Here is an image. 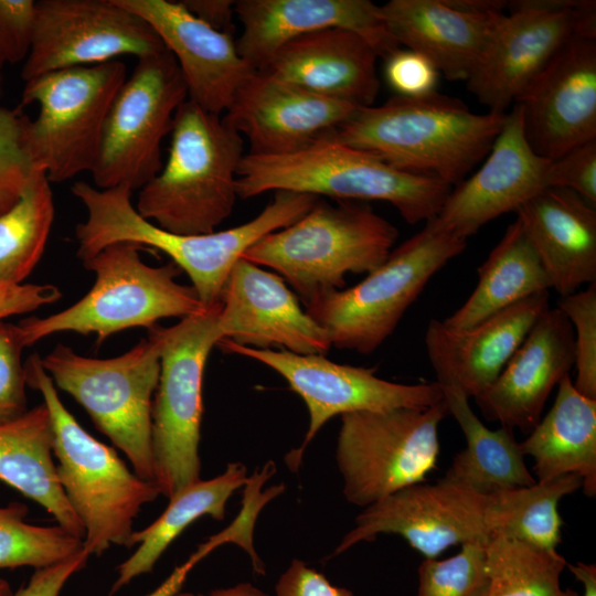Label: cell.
<instances>
[{
    "label": "cell",
    "instance_id": "cell-1",
    "mask_svg": "<svg viewBox=\"0 0 596 596\" xmlns=\"http://www.w3.org/2000/svg\"><path fill=\"white\" fill-rule=\"evenodd\" d=\"M71 191L87 210V219L75 226L81 260L117 242L156 248L189 276L204 307L221 304L233 267L249 247L267 234L295 223L319 199L277 191L274 200L246 223L207 234L180 235L143 219L132 205V191L126 187L98 189L81 181Z\"/></svg>",
    "mask_w": 596,
    "mask_h": 596
},
{
    "label": "cell",
    "instance_id": "cell-2",
    "mask_svg": "<svg viewBox=\"0 0 596 596\" xmlns=\"http://www.w3.org/2000/svg\"><path fill=\"white\" fill-rule=\"evenodd\" d=\"M505 117L476 114L462 100L436 91L394 95L382 105L359 108L332 137L396 169L455 187L487 157Z\"/></svg>",
    "mask_w": 596,
    "mask_h": 596
},
{
    "label": "cell",
    "instance_id": "cell-3",
    "mask_svg": "<svg viewBox=\"0 0 596 596\" xmlns=\"http://www.w3.org/2000/svg\"><path fill=\"white\" fill-rule=\"evenodd\" d=\"M453 187L394 168L380 157L332 135L281 156L246 153L236 180L237 198L268 191L330 196L340 201H383L408 224L434 219Z\"/></svg>",
    "mask_w": 596,
    "mask_h": 596
},
{
    "label": "cell",
    "instance_id": "cell-4",
    "mask_svg": "<svg viewBox=\"0 0 596 596\" xmlns=\"http://www.w3.org/2000/svg\"><path fill=\"white\" fill-rule=\"evenodd\" d=\"M24 371L26 385L41 393L49 411L57 478L83 525L85 551L99 556L114 545L131 547L134 521L160 496L157 486L81 426L61 401L41 356H29Z\"/></svg>",
    "mask_w": 596,
    "mask_h": 596
},
{
    "label": "cell",
    "instance_id": "cell-5",
    "mask_svg": "<svg viewBox=\"0 0 596 596\" xmlns=\"http://www.w3.org/2000/svg\"><path fill=\"white\" fill-rule=\"evenodd\" d=\"M167 162L139 192L136 210L160 228L207 234L236 202L244 139L220 115L187 99L178 108Z\"/></svg>",
    "mask_w": 596,
    "mask_h": 596
},
{
    "label": "cell",
    "instance_id": "cell-6",
    "mask_svg": "<svg viewBox=\"0 0 596 596\" xmlns=\"http://www.w3.org/2000/svg\"><path fill=\"white\" fill-rule=\"evenodd\" d=\"M398 230L365 203L320 198L295 223L272 232L242 258L276 270L304 305L343 289L345 275L370 273L390 255Z\"/></svg>",
    "mask_w": 596,
    "mask_h": 596
},
{
    "label": "cell",
    "instance_id": "cell-7",
    "mask_svg": "<svg viewBox=\"0 0 596 596\" xmlns=\"http://www.w3.org/2000/svg\"><path fill=\"white\" fill-rule=\"evenodd\" d=\"M143 248L117 242L82 260L95 274L93 287L62 311L21 320L25 347L60 332L95 333L102 343L125 329L149 330L160 319H182L205 308L192 286L177 281L182 270L174 263L147 265L140 257Z\"/></svg>",
    "mask_w": 596,
    "mask_h": 596
},
{
    "label": "cell",
    "instance_id": "cell-8",
    "mask_svg": "<svg viewBox=\"0 0 596 596\" xmlns=\"http://www.w3.org/2000/svg\"><path fill=\"white\" fill-rule=\"evenodd\" d=\"M466 246L467 240L430 219L359 284L311 300L306 311L331 347L370 354L393 333L430 278Z\"/></svg>",
    "mask_w": 596,
    "mask_h": 596
},
{
    "label": "cell",
    "instance_id": "cell-9",
    "mask_svg": "<svg viewBox=\"0 0 596 596\" xmlns=\"http://www.w3.org/2000/svg\"><path fill=\"white\" fill-rule=\"evenodd\" d=\"M156 326L149 329L147 339L114 358L84 356L62 343L41 358L55 387L70 394L99 432L124 453L132 470L151 482V414L160 374Z\"/></svg>",
    "mask_w": 596,
    "mask_h": 596
},
{
    "label": "cell",
    "instance_id": "cell-10",
    "mask_svg": "<svg viewBox=\"0 0 596 596\" xmlns=\"http://www.w3.org/2000/svg\"><path fill=\"white\" fill-rule=\"evenodd\" d=\"M221 304L182 318L172 327L156 326L160 338V374L152 402L155 479L170 499L201 479L199 454L203 415V374L221 341Z\"/></svg>",
    "mask_w": 596,
    "mask_h": 596
},
{
    "label": "cell",
    "instance_id": "cell-11",
    "mask_svg": "<svg viewBox=\"0 0 596 596\" xmlns=\"http://www.w3.org/2000/svg\"><path fill=\"white\" fill-rule=\"evenodd\" d=\"M126 78V65L114 60L25 82L21 105H39L23 135L33 170L43 171L50 183L92 172L108 109Z\"/></svg>",
    "mask_w": 596,
    "mask_h": 596
},
{
    "label": "cell",
    "instance_id": "cell-12",
    "mask_svg": "<svg viewBox=\"0 0 596 596\" xmlns=\"http://www.w3.org/2000/svg\"><path fill=\"white\" fill-rule=\"evenodd\" d=\"M447 414L443 400L424 408L341 415L336 461L348 502L366 508L425 481L436 466L438 427Z\"/></svg>",
    "mask_w": 596,
    "mask_h": 596
},
{
    "label": "cell",
    "instance_id": "cell-13",
    "mask_svg": "<svg viewBox=\"0 0 596 596\" xmlns=\"http://www.w3.org/2000/svg\"><path fill=\"white\" fill-rule=\"evenodd\" d=\"M188 91L167 50L139 57L108 109L96 163L98 189H141L162 169L161 143Z\"/></svg>",
    "mask_w": 596,
    "mask_h": 596
},
{
    "label": "cell",
    "instance_id": "cell-14",
    "mask_svg": "<svg viewBox=\"0 0 596 596\" xmlns=\"http://www.w3.org/2000/svg\"><path fill=\"white\" fill-rule=\"evenodd\" d=\"M507 11L466 81L488 111L502 114L571 39H596L594 0H515Z\"/></svg>",
    "mask_w": 596,
    "mask_h": 596
},
{
    "label": "cell",
    "instance_id": "cell-15",
    "mask_svg": "<svg viewBox=\"0 0 596 596\" xmlns=\"http://www.w3.org/2000/svg\"><path fill=\"white\" fill-rule=\"evenodd\" d=\"M217 345L258 361L281 375L306 404L309 426L302 444L286 455L297 470L307 446L332 417L353 412L424 408L444 400L437 382L403 384L383 380L375 369L339 364L321 354H296L286 350L255 349L223 339Z\"/></svg>",
    "mask_w": 596,
    "mask_h": 596
},
{
    "label": "cell",
    "instance_id": "cell-16",
    "mask_svg": "<svg viewBox=\"0 0 596 596\" xmlns=\"http://www.w3.org/2000/svg\"><path fill=\"white\" fill-rule=\"evenodd\" d=\"M150 24L116 0L35 1L33 36L21 77L138 58L164 50Z\"/></svg>",
    "mask_w": 596,
    "mask_h": 596
},
{
    "label": "cell",
    "instance_id": "cell-17",
    "mask_svg": "<svg viewBox=\"0 0 596 596\" xmlns=\"http://www.w3.org/2000/svg\"><path fill=\"white\" fill-rule=\"evenodd\" d=\"M489 498L444 479L405 487L363 508L333 555L380 534L402 536L425 558H436L454 545L488 540Z\"/></svg>",
    "mask_w": 596,
    "mask_h": 596
},
{
    "label": "cell",
    "instance_id": "cell-18",
    "mask_svg": "<svg viewBox=\"0 0 596 596\" xmlns=\"http://www.w3.org/2000/svg\"><path fill=\"white\" fill-rule=\"evenodd\" d=\"M515 104L529 145L543 158L554 160L596 140V39H571Z\"/></svg>",
    "mask_w": 596,
    "mask_h": 596
},
{
    "label": "cell",
    "instance_id": "cell-19",
    "mask_svg": "<svg viewBox=\"0 0 596 596\" xmlns=\"http://www.w3.org/2000/svg\"><path fill=\"white\" fill-rule=\"evenodd\" d=\"M268 71H253L236 91L223 121L246 138L249 155L281 156L332 135L359 109Z\"/></svg>",
    "mask_w": 596,
    "mask_h": 596
},
{
    "label": "cell",
    "instance_id": "cell-20",
    "mask_svg": "<svg viewBox=\"0 0 596 596\" xmlns=\"http://www.w3.org/2000/svg\"><path fill=\"white\" fill-rule=\"evenodd\" d=\"M550 161L529 145L522 109L514 104L487 159L473 174L451 188L436 222L467 240L488 222L515 212L549 188Z\"/></svg>",
    "mask_w": 596,
    "mask_h": 596
},
{
    "label": "cell",
    "instance_id": "cell-21",
    "mask_svg": "<svg viewBox=\"0 0 596 596\" xmlns=\"http://www.w3.org/2000/svg\"><path fill=\"white\" fill-rule=\"evenodd\" d=\"M221 340L296 354L328 353L326 331L302 310L297 296L277 274L240 258L221 296L217 318Z\"/></svg>",
    "mask_w": 596,
    "mask_h": 596
},
{
    "label": "cell",
    "instance_id": "cell-22",
    "mask_svg": "<svg viewBox=\"0 0 596 596\" xmlns=\"http://www.w3.org/2000/svg\"><path fill=\"white\" fill-rule=\"evenodd\" d=\"M234 13L242 25L237 51L254 71L265 70L286 43L323 29L359 34L382 58L401 49L370 0H240Z\"/></svg>",
    "mask_w": 596,
    "mask_h": 596
},
{
    "label": "cell",
    "instance_id": "cell-23",
    "mask_svg": "<svg viewBox=\"0 0 596 596\" xmlns=\"http://www.w3.org/2000/svg\"><path fill=\"white\" fill-rule=\"evenodd\" d=\"M141 17L173 55L184 79L188 99L220 115L254 71L240 55L232 33L211 28L179 1L116 0Z\"/></svg>",
    "mask_w": 596,
    "mask_h": 596
},
{
    "label": "cell",
    "instance_id": "cell-24",
    "mask_svg": "<svg viewBox=\"0 0 596 596\" xmlns=\"http://www.w3.org/2000/svg\"><path fill=\"white\" fill-rule=\"evenodd\" d=\"M574 333L567 317L549 308L536 320L498 379L475 398L482 415L501 426L529 434L545 403L574 366Z\"/></svg>",
    "mask_w": 596,
    "mask_h": 596
},
{
    "label": "cell",
    "instance_id": "cell-25",
    "mask_svg": "<svg viewBox=\"0 0 596 596\" xmlns=\"http://www.w3.org/2000/svg\"><path fill=\"white\" fill-rule=\"evenodd\" d=\"M550 308V291L532 295L466 329L429 321L425 347L437 383H454L477 398L498 379L536 320Z\"/></svg>",
    "mask_w": 596,
    "mask_h": 596
},
{
    "label": "cell",
    "instance_id": "cell-26",
    "mask_svg": "<svg viewBox=\"0 0 596 596\" xmlns=\"http://www.w3.org/2000/svg\"><path fill=\"white\" fill-rule=\"evenodd\" d=\"M377 58L362 36L331 28L286 43L265 71L313 94L361 108L372 106L377 97Z\"/></svg>",
    "mask_w": 596,
    "mask_h": 596
},
{
    "label": "cell",
    "instance_id": "cell-27",
    "mask_svg": "<svg viewBox=\"0 0 596 596\" xmlns=\"http://www.w3.org/2000/svg\"><path fill=\"white\" fill-rule=\"evenodd\" d=\"M560 297L596 283V206L576 192L546 188L517 211Z\"/></svg>",
    "mask_w": 596,
    "mask_h": 596
},
{
    "label": "cell",
    "instance_id": "cell-28",
    "mask_svg": "<svg viewBox=\"0 0 596 596\" xmlns=\"http://www.w3.org/2000/svg\"><path fill=\"white\" fill-rule=\"evenodd\" d=\"M382 18L400 46L425 56L449 81H467L504 13H476L451 0H390Z\"/></svg>",
    "mask_w": 596,
    "mask_h": 596
},
{
    "label": "cell",
    "instance_id": "cell-29",
    "mask_svg": "<svg viewBox=\"0 0 596 596\" xmlns=\"http://www.w3.org/2000/svg\"><path fill=\"white\" fill-rule=\"evenodd\" d=\"M534 460L536 481L576 475L588 497L596 494V400L579 393L570 374L557 384L554 403L520 443Z\"/></svg>",
    "mask_w": 596,
    "mask_h": 596
},
{
    "label": "cell",
    "instance_id": "cell-30",
    "mask_svg": "<svg viewBox=\"0 0 596 596\" xmlns=\"http://www.w3.org/2000/svg\"><path fill=\"white\" fill-rule=\"evenodd\" d=\"M0 480L44 508L58 525L83 540V525L57 478L51 418L44 403L0 424Z\"/></svg>",
    "mask_w": 596,
    "mask_h": 596
},
{
    "label": "cell",
    "instance_id": "cell-31",
    "mask_svg": "<svg viewBox=\"0 0 596 596\" xmlns=\"http://www.w3.org/2000/svg\"><path fill=\"white\" fill-rule=\"evenodd\" d=\"M448 413L461 428L466 447L453 459L445 476L448 482L482 496L532 486L536 479L529 471L513 429L488 428L475 414L468 396L454 383L439 384Z\"/></svg>",
    "mask_w": 596,
    "mask_h": 596
},
{
    "label": "cell",
    "instance_id": "cell-32",
    "mask_svg": "<svg viewBox=\"0 0 596 596\" xmlns=\"http://www.w3.org/2000/svg\"><path fill=\"white\" fill-rule=\"evenodd\" d=\"M242 462H230L225 470L211 479L190 483L173 497L164 511L148 526L135 530L130 546L135 552L117 566V577L109 595L116 594L135 578L152 572L170 544L194 521L204 515L222 521L226 504L236 490L248 481Z\"/></svg>",
    "mask_w": 596,
    "mask_h": 596
},
{
    "label": "cell",
    "instance_id": "cell-33",
    "mask_svg": "<svg viewBox=\"0 0 596 596\" xmlns=\"http://www.w3.org/2000/svg\"><path fill=\"white\" fill-rule=\"evenodd\" d=\"M551 289L545 269L521 223H511L478 268V283L467 300L443 322L469 329L512 305Z\"/></svg>",
    "mask_w": 596,
    "mask_h": 596
},
{
    "label": "cell",
    "instance_id": "cell-34",
    "mask_svg": "<svg viewBox=\"0 0 596 596\" xmlns=\"http://www.w3.org/2000/svg\"><path fill=\"white\" fill-rule=\"evenodd\" d=\"M582 479L564 475L532 486L490 496L488 525L491 534L514 539L547 552H557L562 518L558 503L577 491Z\"/></svg>",
    "mask_w": 596,
    "mask_h": 596
},
{
    "label": "cell",
    "instance_id": "cell-35",
    "mask_svg": "<svg viewBox=\"0 0 596 596\" xmlns=\"http://www.w3.org/2000/svg\"><path fill=\"white\" fill-rule=\"evenodd\" d=\"M53 219L50 181L33 170L17 202L0 214V284H23L43 255Z\"/></svg>",
    "mask_w": 596,
    "mask_h": 596
},
{
    "label": "cell",
    "instance_id": "cell-36",
    "mask_svg": "<svg viewBox=\"0 0 596 596\" xmlns=\"http://www.w3.org/2000/svg\"><path fill=\"white\" fill-rule=\"evenodd\" d=\"M490 586L487 596H578L561 587L567 565L558 552L491 534L487 541Z\"/></svg>",
    "mask_w": 596,
    "mask_h": 596
},
{
    "label": "cell",
    "instance_id": "cell-37",
    "mask_svg": "<svg viewBox=\"0 0 596 596\" xmlns=\"http://www.w3.org/2000/svg\"><path fill=\"white\" fill-rule=\"evenodd\" d=\"M29 509L21 502L0 507V570L44 568L83 550V540L61 525H36L26 521Z\"/></svg>",
    "mask_w": 596,
    "mask_h": 596
},
{
    "label": "cell",
    "instance_id": "cell-38",
    "mask_svg": "<svg viewBox=\"0 0 596 596\" xmlns=\"http://www.w3.org/2000/svg\"><path fill=\"white\" fill-rule=\"evenodd\" d=\"M487 541L466 542L456 555L445 560L425 558L418 567L416 596H487Z\"/></svg>",
    "mask_w": 596,
    "mask_h": 596
},
{
    "label": "cell",
    "instance_id": "cell-39",
    "mask_svg": "<svg viewBox=\"0 0 596 596\" xmlns=\"http://www.w3.org/2000/svg\"><path fill=\"white\" fill-rule=\"evenodd\" d=\"M556 307L567 317L574 333V386L596 400V283L560 297Z\"/></svg>",
    "mask_w": 596,
    "mask_h": 596
},
{
    "label": "cell",
    "instance_id": "cell-40",
    "mask_svg": "<svg viewBox=\"0 0 596 596\" xmlns=\"http://www.w3.org/2000/svg\"><path fill=\"white\" fill-rule=\"evenodd\" d=\"M28 120L19 109L0 107V214L17 202L33 172L23 145Z\"/></svg>",
    "mask_w": 596,
    "mask_h": 596
},
{
    "label": "cell",
    "instance_id": "cell-41",
    "mask_svg": "<svg viewBox=\"0 0 596 596\" xmlns=\"http://www.w3.org/2000/svg\"><path fill=\"white\" fill-rule=\"evenodd\" d=\"M25 348L19 324L0 320V424L14 421L28 412Z\"/></svg>",
    "mask_w": 596,
    "mask_h": 596
},
{
    "label": "cell",
    "instance_id": "cell-42",
    "mask_svg": "<svg viewBox=\"0 0 596 596\" xmlns=\"http://www.w3.org/2000/svg\"><path fill=\"white\" fill-rule=\"evenodd\" d=\"M547 185L572 190L596 206V140L551 160Z\"/></svg>",
    "mask_w": 596,
    "mask_h": 596
},
{
    "label": "cell",
    "instance_id": "cell-43",
    "mask_svg": "<svg viewBox=\"0 0 596 596\" xmlns=\"http://www.w3.org/2000/svg\"><path fill=\"white\" fill-rule=\"evenodd\" d=\"M33 0H0V78L8 64L26 60L33 36Z\"/></svg>",
    "mask_w": 596,
    "mask_h": 596
},
{
    "label": "cell",
    "instance_id": "cell-44",
    "mask_svg": "<svg viewBox=\"0 0 596 596\" xmlns=\"http://www.w3.org/2000/svg\"><path fill=\"white\" fill-rule=\"evenodd\" d=\"M384 60L385 79L396 95L417 97L435 92L439 73L425 56L401 47Z\"/></svg>",
    "mask_w": 596,
    "mask_h": 596
},
{
    "label": "cell",
    "instance_id": "cell-45",
    "mask_svg": "<svg viewBox=\"0 0 596 596\" xmlns=\"http://www.w3.org/2000/svg\"><path fill=\"white\" fill-rule=\"evenodd\" d=\"M275 592L276 596H353L351 590L332 585L300 560H292L280 575Z\"/></svg>",
    "mask_w": 596,
    "mask_h": 596
},
{
    "label": "cell",
    "instance_id": "cell-46",
    "mask_svg": "<svg viewBox=\"0 0 596 596\" xmlns=\"http://www.w3.org/2000/svg\"><path fill=\"white\" fill-rule=\"evenodd\" d=\"M89 554L83 550L51 566L34 570L29 581L12 596H60L66 583L87 564Z\"/></svg>",
    "mask_w": 596,
    "mask_h": 596
},
{
    "label": "cell",
    "instance_id": "cell-47",
    "mask_svg": "<svg viewBox=\"0 0 596 596\" xmlns=\"http://www.w3.org/2000/svg\"><path fill=\"white\" fill-rule=\"evenodd\" d=\"M51 284H0V320L34 311L61 298Z\"/></svg>",
    "mask_w": 596,
    "mask_h": 596
},
{
    "label": "cell",
    "instance_id": "cell-48",
    "mask_svg": "<svg viewBox=\"0 0 596 596\" xmlns=\"http://www.w3.org/2000/svg\"><path fill=\"white\" fill-rule=\"evenodd\" d=\"M192 15L211 28L232 33L235 1L232 0H181Z\"/></svg>",
    "mask_w": 596,
    "mask_h": 596
},
{
    "label": "cell",
    "instance_id": "cell-49",
    "mask_svg": "<svg viewBox=\"0 0 596 596\" xmlns=\"http://www.w3.org/2000/svg\"><path fill=\"white\" fill-rule=\"evenodd\" d=\"M220 542L216 536H210L204 543L199 545L195 552L184 563L177 566L159 586L145 596H173L177 594L181 590L193 567L213 550L221 546L222 543Z\"/></svg>",
    "mask_w": 596,
    "mask_h": 596
},
{
    "label": "cell",
    "instance_id": "cell-50",
    "mask_svg": "<svg viewBox=\"0 0 596 596\" xmlns=\"http://www.w3.org/2000/svg\"><path fill=\"white\" fill-rule=\"evenodd\" d=\"M173 596H269L260 588L254 586L252 583H238L231 587L217 588L209 594H194L190 592L179 590Z\"/></svg>",
    "mask_w": 596,
    "mask_h": 596
},
{
    "label": "cell",
    "instance_id": "cell-51",
    "mask_svg": "<svg viewBox=\"0 0 596 596\" xmlns=\"http://www.w3.org/2000/svg\"><path fill=\"white\" fill-rule=\"evenodd\" d=\"M573 576L583 586V596H596V565L593 563L578 562L566 565Z\"/></svg>",
    "mask_w": 596,
    "mask_h": 596
},
{
    "label": "cell",
    "instance_id": "cell-52",
    "mask_svg": "<svg viewBox=\"0 0 596 596\" xmlns=\"http://www.w3.org/2000/svg\"><path fill=\"white\" fill-rule=\"evenodd\" d=\"M13 592L9 585V583L0 577V596H12Z\"/></svg>",
    "mask_w": 596,
    "mask_h": 596
}]
</instances>
